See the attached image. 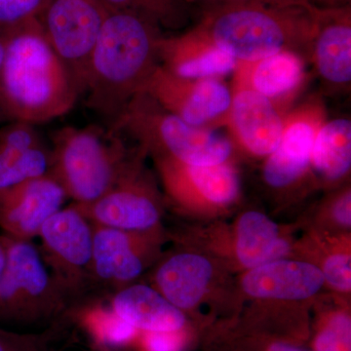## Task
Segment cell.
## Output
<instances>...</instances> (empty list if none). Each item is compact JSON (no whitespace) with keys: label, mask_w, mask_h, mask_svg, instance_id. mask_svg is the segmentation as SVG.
Listing matches in <instances>:
<instances>
[{"label":"cell","mask_w":351,"mask_h":351,"mask_svg":"<svg viewBox=\"0 0 351 351\" xmlns=\"http://www.w3.org/2000/svg\"><path fill=\"white\" fill-rule=\"evenodd\" d=\"M162 29L154 21L126 10L108 13L90 59L85 93L87 107L108 126L159 66Z\"/></svg>","instance_id":"cell-1"},{"label":"cell","mask_w":351,"mask_h":351,"mask_svg":"<svg viewBox=\"0 0 351 351\" xmlns=\"http://www.w3.org/2000/svg\"><path fill=\"white\" fill-rule=\"evenodd\" d=\"M80 90L48 43L38 19L6 36L1 101L6 122L36 124L63 117L75 107Z\"/></svg>","instance_id":"cell-2"},{"label":"cell","mask_w":351,"mask_h":351,"mask_svg":"<svg viewBox=\"0 0 351 351\" xmlns=\"http://www.w3.org/2000/svg\"><path fill=\"white\" fill-rule=\"evenodd\" d=\"M315 5L306 0L207 6L196 29L239 63H253L281 51L308 55Z\"/></svg>","instance_id":"cell-3"},{"label":"cell","mask_w":351,"mask_h":351,"mask_svg":"<svg viewBox=\"0 0 351 351\" xmlns=\"http://www.w3.org/2000/svg\"><path fill=\"white\" fill-rule=\"evenodd\" d=\"M126 134L154 158H168L186 165H217L230 161L232 138L214 129L186 123L149 94L141 92L108 127Z\"/></svg>","instance_id":"cell-4"},{"label":"cell","mask_w":351,"mask_h":351,"mask_svg":"<svg viewBox=\"0 0 351 351\" xmlns=\"http://www.w3.org/2000/svg\"><path fill=\"white\" fill-rule=\"evenodd\" d=\"M50 147V174L75 204H89L107 193L135 151L119 134L95 125L58 129Z\"/></svg>","instance_id":"cell-5"},{"label":"cell","mask_w":351,"mask_h":351,"mask_svg":"<svg viewBox=\"0 0 351 351\" xmlns=\"http://www.w3.org/2000/svg\"><path fill=\"white\" fill-rule=\"evenodd\" d=\"M6 265L0 278V321L31 325L50 319L69 297L32 241L2 235Z\"/></svg>","instance_id":"cell-6"},{"label":"cell","mask_w":351,"mask_h":351,"mask_svg":"<svg viewBox=\"0 0 351 351\" xmlns=\"http://www.w3.org/2000/svg\"><path fill=\"white\" fill-rule=\"evenodd\" d=\"M144 149L137 147L114 184L89 204H75L92 225L128 232L158 230L160 201L154 180L145 170Z\"/></svg>","instance_id":"cell-7"},{"label":"cell","mask_w":351,"mask_h":351,"mask_svg":"<svg viewBox=\"0 0 351 351\" xmlns=\"http://www.w3.org/2000/svg\"><path fill=\"white\" fill-rule=\"evenodd\" d=\"M108 13L101 0H49L38 18L80 96L85 93L90 59Z\"/></svg>","instance_id":"cell-8"},{"label":"cell","mask_w":351,"mask_h":351,"mask_svg":"<svg viewBox=\"0 0 351 351\" xmlns=\"http://www.w3.org/2000/svg\"><path fill=\"white\" fill-rule=\"evenodd\" d=\"M41 256L66 295L77 292L91 277L93 226L73 204L53 215L38 235Z\"/></svg>","instance_id":"cell-9"},{"label":"cell","mask_w":351,"mask_h":351,"mask_svg":"<svg viewBox=\"0 0 351 351\" xmlns=\"http://www.w3.org/2000/svg\"><path fill=\"white\" fill-rule=\"evenodd\" d=\"M143 92L191 125L214 130L228 125L232 88L219 78L188 80L159 64Z\"/></svg>","instance_id":"cell-10"},{"label":"cell","mask_w":351,"mask_h":351,"mask_svg":"<svg viewBox=\"0 0 351 351\" xmlns=\"http://www.w3.org/2000/svg\"><path fill=\"white\" fill-rule=\"evenodd\" d=\"M326 120L324 105L318 98L286 113L280 142L263 167L269 186L288 188L304 177L311 167L314 140Z\"/></svg>","instance_id":"cell-11"},{"label":"cell","mask_w":351,"mask_h":351,"mask_svg":"<svg viewBox=\"0 0 351 351\" xmlns=\"http://www.w3.org/2000/svg\"><path fill=\"white\" fill-rule=\"evenodd\" d=\"M92 226V278L119 289L130 285L156 254L158 230L128 232Z\"/></svg>","instance_id":"cell-12"},{"label":"cell","mask_w":351,"mask_h":351,"mask_svg":"<svg viewBox=\"0 0 351 351\" xmlns=\"http://www.w3.org/2000/svg\"><path fill=\"white\" fill-rule=\"evenodd\" d=\"M66 199L63 186L50 173L22 182L0 193V228L11 239L32 241Z\"/></svg>","instance_id":"cell-13"},{"label":"cell","mask_w":351,"mask_h":351,"mask_svg":"<svg viewBox=\"0 0 351 351\" xmlns=\"http://www.w3.org/2000/svg\"><path fill=\"white\" fill-rule=\"evenodd\" d=\"M166 189L182 203H206L226 207L239 199V173L230 162L217 165H186L168 158H154Z\"/></svg>","instance_id":"cell-14"},{"label":"cell","mask_w":351,"mask_h":351,"mask_svg":"<svg viewBox=\"0 0 351 351\" xmlns=\"http://www.w3.org/2000/svg\"><path fill=\"white\" fill-rule=\"evenodd\" d=\"M315 25L308 56L328 87L350 89L351 82L350 7L314 9Z\"/></svg>","instance_id":"cell-15"},{"label":"cell","mask_w":351,"mask_h":351,"mask_svg":"<svg viewBox=\"0 0 351 351\" xmlns=\"http://www.w3.org/2000/svg\"><path fill=\"white\" fill-rule=\"evenodd\" d=\"M228 127L232 141L254 156H270L280 142L284 114L265 96L233 84Z\"/></svg>","instance_id":"cell-16"},{"label":"cell","mask_w":351,"mask_h":351,"mask_svg":"<svg viewBox=\"0 0 351 351\" xmlns=\"http://www.w3.org/2000/svg\"><path fill=\"white\" fill-rule=\"evenodd\" d=\"M50 170L51 147L34 124L9 121L0 127V193Z\"/></svg>","instance_id":"cell-17"},{"label":"cell","mask_w":351,"mask_h":351,"mask_svg":"<svg viewBox=\"0 0 351 351\" xmlns=\"http://www.w3.org/2000/svg\"><path fill=\"white\" fill-rule=\"evenodd\" d=\"M237 63L195 27L181 36H163L159 45V64L188 80H221L235 71Z\"/></svg>","instance_id":"cell-18"},{"label":"cell","mask_w":351,"mask_h":351,"mask_svg":"<svg viewBox=\"0 0 351 351\" xmlns=\"http://www.w3.org/2000/svg\"><path fill=\"white\" fill-rule=\"evenodd\" d=\"M325 280L313 263L279 258L248 270L242 277L244 292L255 299L302 301L319 292Z\"/></svg>","instance_id":"cell-19"},{"label":"cell","mask_w":351,"mask_h":351,"mask_svg":"<svg viewBox=\"0 0 351 351\" xmlns=\"http://www.w3.org/2000/svg\"><path fill=\"white\" fill-rule=\"evenodd\" d=\"M233 73V84L255 90L286 114L306 80V61L295 51H281L253 63H237Z\"/></svg>","instance_id":"cell-20"},{"label":"cell","mask_w":351,"mask_h":351,"mask_svg":"<svg viewBox=\"0 0 351 351\" xmlns=\"http://www.w3.org/2000/svg\"><path fill=\"white\" fill-rule=\"evenodd\" d=\"M112 311L119 320L138 332H181L186 326L184 311L156 288L145 284L120 288L113 295Z\"/></svg>","instance_id":"cell-21"},{"label":"cell","mask_w":351,"mask_h":351,"mask_svg":"<svg viewBox=\"0 0 351 351\" xmlns=\"http://www.w3.org/2000/svg\"><path fill=\"white\" fill-rule=\"evenodd\" d=\"M213 277V265L208 258L181 252L170 256L157 267L154 284L171 304L184 311L202 301Z\"/></svg>","instance_id":"cell-22"},{"label":"cell","mask_w":351,"mask_h":351,"mask_svg":"<svg viewBox=\"0 0 351 351\" xmlns=\"http://www.w3.org/2000/svg\"><path fill=\"white\" fill-rule=\"evenodd\" d=\"M290 245L280 237L278 226L267 215L245 212L235 228V253L239 263L251 269L287 256Z\"/></svg>","instance_id":"cell-23"},{"label":"cell","mask_w":351,"mask_h":351,"mask_svg":"<svg viewBox=\"0 0 351 351\" xmlns=\"http://www.w3.org/2000/svg\"><path fill=\"white\" fill-rule=\"evenodd\" d=\"M311 166L327 182L345 179L351 167V121L346 117L326 120L317 132Z\"/></svg>","instance_id":"cell-24"},{"label":"cell","mask_w":351,"mask_h":351,"mask_svg":"<svg viewBox=\"0 0 351 351\" xmlns=\"http://www.w3.org/2000/svg\"><path fill=\"white\" fill-rule=\"evenodd\" d=\"M113 10L131 11L156 22L161 29H180L191 19L188 0H101Z\"/></svg>","instance_id":"cell-25"},{"label":"cell","mask_w":351,"mask_h":351,"mask_svg":"<svg viewBox=\"0 0 351 351\" xmlns=\"http://www.w3.org/2000/svg\"><path fill=\"white\" fill-rule=\"evenodd\" d=\"M49 0H0V36L38 19Z\"/></svg>","instance_id":"cell-26"},{"label":"cell","mask_w":351,"mask_h":351,"mask_svg":"<svg viewBox=\"0 0 351 351\" xmlns=\"http://www.w3.org/2000/svg\"><path fill=\"white\" fill-rule=\"evenodd\" d=\"M351 321L345 313L335 314L316 336V351H350Z\"/></svg>","instance_id":"cell-27"},{"label":"cell","mask_w":351,"mask_h":351,"mask_svg":"<svg viewBox=\"0 0 351 351\" xmlns=\"http://www.w3.org/2000/svg\"><path fill=\"white\" fill-rule=\"evenodd\" d=\"M88 322L95 338L106 346L124 345L138 334L137 330L122 322L113 313L110 317L90 318Z\"/></svg>","instance_id":"cell-28"},{"label":"cell","mask_w":351,"mask_h":351,"mask_svg":"<svg viewBox=\"0 0 351 351\" xmlns=\"http://www.w3.org/2000/svg\"><path fill=\"white\" fill-rule=\"evenodd\" d=\"M351 258L350 254L336 253L329 256L323 265L325 282L339 292L348 293L351 289Z\"/></svg>","instance_id":"cell-29"},{"label":"cell","mask_w":351,"mask_h":351,"mask_svg":"<svg viewBox=\"0 0 351 351\" xmlns=\"http://www.w3.org/2000/svg\"><path fill=\"white\" fill-rule=\"evenodd\" d=\"M0 351H47V337L9 331L0 327Z\"/></svg>","instance_id":"cell-30"},{"label":"cell","mask_w":351,"mask_h":351,"mask_svg":"<svg viewBox=\"0 0 351 351\" xmlns=\"http://www.w3.org/2000/svg\"><path fill=\"white\" fill-rule=\"evenodd\" d=\"M145 351H182L184 336L181 332H145Z\"/></svg>","instance_id":"cell-31"},{"label":"cell","mask_w":351,"mask_h":351,"mask_svg":"<svg viewBox=\"0 0 351 351\" xmlns=\"http://www.w3.org/2000/svg\"><path fill=\"white\" fill-rule=\"evenodd\" d=\"M351 193L350 189H346L339 193L332 205V218L339 225L350 228L351 225Z\"/></svg>","instance_id":"cell-32"},{"label":"cell","mask_w":351,"mask_h":351,"mask_svg":"<svg viewBox=\"0 0 351 351\" xmlns=\"http://www.w3.org/2000/svg\"><path fill=\"white\" fill-rule=\"evenodd\" d=\"M191 2H200L207 6L221 5V4L244 3V2H265V3L284 4L298 1V0H188Z\"/></svg>","instance_id":"cell-33"},{"label":"cell","mask_w":351,"mask_h":351,"mask_svg":"<svg viewBox=\"0 0 351 351\" xmlns=\"http://www.w3.org/2000/svg\"><path fill=\"white\" fill-rule=\"evenodd\" d=\"M6 36H0V124L6 123L1 101V71L3 66L4 55H5Z\"/></svg>","instance_id":"cell-34"},{"label":"cell","mask_w":351,"mask_h":351,"mask_svg":"<svg viewBox=\"0 0 351 351\" xmlns=\"http://www.w3.org/2000/svg\"><path fill=\"white\" fill-rule=\"evenodd\" d=\"M306 1L311 2L313 5L314 2H318L322 4L323 6L321 7H339L348 5L350 0H306Z\"/></svg>","instance_id":"cell-35"},{"label":"cell","mask_w":351,"mask_h":351,"mask_svg":"<svg viewBox=\"0 0 351 351\" xmlns=\"http://www.w3.org/2000/svg\"><path fill=\"white\" fill-rule=\"evenodd\" d=\"M267 351H306L297 346L288 345V343H276L267 348Z\"/></svg>","instance_id":"cell-36"},{"label":"cell","mask_w":351,"mask_h":351,"mask_svg":"<svg viewBox=\"0 0 351 351\" xmlns=\"http://www.w3.org/2000/svg\"><path fill=\"white\" fill-rule=\"evenodd\" d=\"M6 265V249L5 245L2 241L0 237V278H1L2 274H3L4 269Z\"/></svg>","instance_id":"cell-37"}]
</instances>
